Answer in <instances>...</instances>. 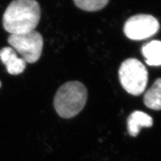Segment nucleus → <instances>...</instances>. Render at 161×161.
I'll list each match as a JSON object with an SVG mask.
<instances>
[{
    "instance_id": "obj_1",
    "label": "nucleus",
    "mask_w": 161,
    "mask_h": 161,
    "mask_svg": "<svg viewBox=\"0 0 161 161\" xmlns=\"http://www.w3.org/2000/svg\"><path fill=\"white\" fill-rule=\"evenodd\" d=\"M41 16V9L36 0H13L3 16V27L11 34L34 30Z\"/></svg>"
},
{
    "instance_id": "obj_2",
    "label": "nucleus",
    "mask_w": 161,
    "mask_h": 161,
    "mask_svg": "<svg viewBox=\"0 0 161 161\" xmlns=\"http://www.w3.org/2000/svg\"><path fill=\"white\" fill-rule=\"evenodd\" d=\"M87 91L79 81H69L60 87L54 99V107L63 118H71L77 115L86 104Z\"/></svg>"
},
{
    "instance_id": "obj_3",
    "label": "nucleus",
    "mask_w": 161,
    "mask_h": 161,
    "mask_svg": "<svg viewBox=\"0 0 161 161\" xmlns=\"http://www.w3.org/2000/svg\"><path fill=\"white\" fill-rule=\"evenodd\" d=\"M119 77L122 87L128 93L139 95L147 87L148 73L140 60L132 58L126 59L121 64Z\"/></svg>"
},
{
    "instance_id": "obj_4",
    "label": "nucleus",
    "mask_w": 161,
    "mask_h": 161,
    "mask_svg": "<svg viewBox=\"0 0 161 161\" xmlns=\"http://www.w3.org/2000/svg\"><path fill=\"white\" fill-rule=\"evenodd\" d=\"M8 42L26 63H36L41 57L44 41L42 35L37 31L10 34Z\"/></svg>"
},
{
    "instance_id": "obj_5",
    "label": "nucleus",
    "mask_w": 161,
    "mask_h": 161,
    "mask_svg": "<svg viewBox=\"0 0 161 161\" xmlns=\"http://www.w3.org/2000/svg\"><path fill=\"white\" fill-rule=\"evenodd\" d=\"M160 28L158 20L151 15L138 14L130 18L124 24V31L128 38L133 40L148 38Z\"/></svg>"
},
{
    "instance_id": "obj_6",
    "label": "nucleus",
    "mask_w": 161,
    "mask_h": 161,
    "mask_svg": "<svg viewBox=\"0 0 161 161\" xmlns=\"http://www.w3.org/2000/svg\"><path fill=\"white\" fill-rule=\"evenodd\" d=\"M0 60L6 66L8 73L12 75L22 73L26 67V62L22 58L18 57L12 47H3L0 50Z\"/></svg>"
},
{
    "instance_id": "obj_7",
    "label": "nucleus",
    "mask_w": 161,
    "mask_h": 161,
    "mask_svg": "<svg viewBox=\"0 0 161 161\" xmlns=\"http://www.w3.org/2000/svg\"><path fill=\"white\" fill-rule=\"evenodd\" d=\"M153 124V118L149 115L140 111H135L128 119V130L133 137L138 134L141 128H149Z\"/></svg>"
},
{
    "instance_id": "obj_8",
    "label": "nucleus",
    "mask_w": 161,
    "mask_h": 161,
    "mask_svg": "<svg viewBox=\"0 0 161 161\" xmlns=\"http://www.w3.org/2000/svg\"><path fill=\"white\" fill-rule=\"evenodd\" d=\"M142 52L146 62L150 66L161 65V42L153 40L142 47Z\"/></svg>"
},
{
    "instance_id": "obj_9",
    "label": "nucleus",
    "mask_w": 161,
    "mask_h": 161,
    "mask_svg": "<svg viewBox=\"0 0 161 161\" xmlns=\"http://www.w3.org/2000/svg\"><path fill=\"white\" fill-rule=\"evenodd\" d=\"M144 103L147 106L154 110H161V78L155 82L144 97Z\"/></svg>"
},
{
    "instance_id": "obj_10",
    "label": "nucleus",
    "mask_w": 161,
    "mask_h": 161,
    "mask_svg": "<svg viewBox=\"0 0 161 161\" xmlns=\"http://www.w3.org/2000/svg\"><path fill=\"white\" fill-rule=\"evenodd\" d=\"M109 0H74L76 6L85 11L95 12L103 9Z\"/></svg>"
},
{
    "instance_id": "obj_11",
    "label": "nucleus",
    "mask_w": 161,
    "mask_h": 161,
    "mask_svg": "<svg viewBox=\"0 0 161 161\" xmlns=\"http://www.w3.org/2000/svg\"><path fill=\"white\" fill-rule=\"evenodd\" d=\"M1 85H2V83H1V81H0V87H1Z\"/></svg>"
}]
</instances>
